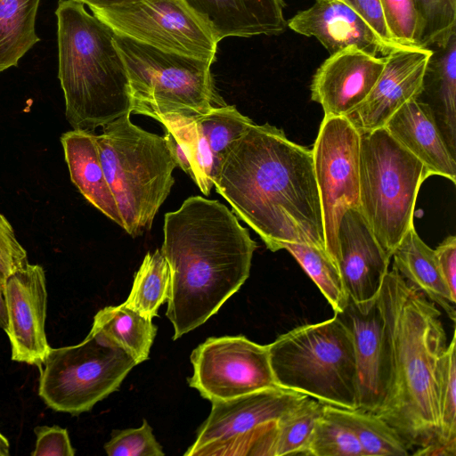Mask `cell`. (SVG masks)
<instances>
[{"label":"cell","instance_id":"16","mask_svg":"<svg viewBox=\"0 0 456 456\" xmlns=\"http://www.w3.org/2000/svg\"><path fill=\"white\" fill-rule=\"evenodd\" d=\"M433 50L399 48L384 57V68L366 100L346 118L360 133L384 127L403 104L419 94Z\"/></svg>","mask_w":456,"mask_h":456},{"label":"cell","instance_id":"14","mask_svg":"<svg viewBox=\"0 0 456 456\" xmlns=\"http://www.w3.org/2000/svg\"><path fill=\"white\" fill-rule=\"evenodd\" d=\"M12 360L39 368L51 349L45 334L47 289L44 268L28 263L4 281Z\"/></svg>","mask_w":456,"mask_h":456},{"label":"cell","instance_id":"13","mask_svg":"<svg viewBox=\"0 0 456 456\" xmlns=\"http://www.w3.org/2000/svg\"><path fill=\"white\" fill-rule=\"evenodd\" d=\"M191 362L189 386L211 403L278 387L268 346L244 336L209 338L192 351Z\"/></svg>","mask_w":456,"mask_h":456},{"label":"cell","instance_id":"20","mask_svg":"<svg viewBox=\"0 0 456 456\" xmlns=\"http://www.w3.org/2000/svg\"><path fill=\"white\" fill-rule=\"evenodd\" d=\"M287 25L300 35L317 38L330 54L348 46L381 57L395 50L342 0H315L311 7L289 19Z\"/></svg>","mask_w":456,"mask_h":456},{"label":"cell","instance_id":"28","mask_svg":"<svg viewBox=\"0 0 456 456\" xmlns=\"http://www.w3.org/2000/svg\"><path fill=\"white\" fill-rule=\"evenodd\" d=\"M324 411L347 426L356 436L363 456H406L411 449L397 431L375 412L325 404Z\"/></svg>","mask_w":456,"mask_h":456},{"label":"cell","instance_id":"23","mask_svg":"<svg viewBox=\"0 0 456 456\" xmlns=\"http://www.w3.org/2000/svg\"><path fill=\"white\" fill-rule=\"evenodd\" d=\"M429 60L422 89L415 99L438 128L456 158V34Z\"/></svg>","mask_w":456,"mask_h":456},{"label":"cell","instance_id":"15","mask_svg":"<svg viewBox=\"0 0 456 456\" xmlns=\"http://www.w3.org/2000/svg\"><path fill=\"white\" fill-rule=\"evenodd\" d=\"M338 246L336 264L348 299L366 312L377 301L391 257L357 208L344 212L338 228Z\"/></svg>","mask_w":456,"mask_h":456},{"label":"cell","instance_id":"26","mask_svg":"<svg viewBox=\"0 0 456 456\" xmlns=\"http://www.w3.org/2000/svg\"><path fill=\"white\" fill-rule=\"evenodd\" d=\"M151 320L125 303L106 306L94 315L90 333L102 344L122 349L139 364L148 359L157 333Z\"/></svg>","mask_w":456,"mask_h":456},{"label":"cell","instance_id":"9","mask_svg":"<svg viewBox=\"0 0 456 456\" xmlns=\"http://www.w3.org/2000/svg\"><path fill=\"white\" fill-rule=\"evenodd\" d=\"M135 365L125 351L89 332L77 345L51 347L39 368L38 395L51 409L78 415L118 390Z\"/></svg>","mask_w":456,"mask_h":456},{"label":"cell","instance_id":"32","mask_svg":"<svg viewBox=\"0 0 456 456\" xmlns=\"http://www.w3.org/2000/svg\"><path fill=\"white\" fill-rule=\"evenodd\" d=\"M419 21V45L444 46L456 34V0H412Z\"/></svg>","mask_w":456,"mask_h":456},{"label":"cell","instance_id":"12","mask_svg":"<svg viewBox=\"0 0 456 456\" xmlns=\"http://www.w3.org/2000/svg\"><path fill=\"white\" fill-rule=\"evenodd\" d=\"M312 153L326 250L336 263L340 219L360 208V133L344 116H324Z\"/></svg>","mask_w":456,"mask_h":456},{"label":"cell","instance_id":"10","mask_svg":"<svg viewBox=\"0 0 456 456\" xmlns=\"http://www.w3.org/2000/svg\"><path fill=\"white\" fill-rule=\"evenodd\" d=\"M307 395L270 387L212 402L185 456H274L277 420Z\"/></svg>","mask_w":456,"mask_h":456},{"label":"cell","instance_id":"4","mask_svg":"<svg viewBox=\"0 0 456 456\" xmlns=\"http://www.w3.org/2000/svg\"><path fill=\"white\" fill-rule=\"evenodd\" d=\"M55 13L58 77L72 128L94 132L131 114L129 80L115 31L77 0H60Z\"/></svg>","mask_w":456,"mask_h":456},{"label":"cell","instance_id":"40","mask_svg":"<svg viewBox=\"0 0 456 456\" xmlns=\"http://www.w3.org/2000/svg\"><path fill=\"white\" fill-rule=\"evenodd\" d=\"M441 275L452 296L456 298V237L450 235L435 249Z\"/></svg>","mask_w":456,"mask_h":456},{"label":"cell","instance_id":"6","mask_svg":"<svg viewBox=\"0 0 456 456\" xmlns=\"http://www.w3.org/2000/svg\"><path fill=\"white\" fill-rule=\"evenodd\" d=\"M130 116L126 114L104 126L95 140L121 227L137 237L151 229L169 195L176 166L164 136L135 126Z\"/></svg>","mask_w":456,"mask_h":456},{"label":"cell","instance_id":"39","mask_svg":"<svg viewBox=\"0 0 456 456\" xmlns=\"http://www.w3.org/2000/svg\"><path fill=\"white\" fill-rule=\"evenodd\" d=\"M349 5L388 46L398 49L386 23L380 0H342Z\"/></svg>","mask_w":456,"mask_h":456},{"label":"cell","instance_id":"44","mask_svg":"<svg viewBox=\"0 0 456 456\" xmlns=\"http://www.w3.org/2000/svg\"><path fill=\"white\" fill-rule=\"evenodd\" d=\"M10 454V444L8 439L0 432V456Z\"/></svg>","mask_w":456,"mask_h":456},{"label":"cell","instance_id":"43","mask_svg":"<svg viewBox=\"0 0 456 456\" xmlns=\"http://www.w3.org/2000/svg\"><path fill=\"white\" fill-rule=\"evenodd\" d=\"M4 281L0 277V329L5 330L7 325L6 309L4 297Z\"/></svg>","mask_w":456,"mask_h":456},{"label":"cell","instance_id":"3","mask_svg":"<svg viewBox=\"0 0 456 456\" xmlns=\"http://www.w3.org/2000/svg\"><path fill=\"white\" fill-rule=\"evenodd\" d=\"M377 305L387 346V380L375 412L411 450L438 440L439 386L447 347L441 312L395 267L385 276Z\"/></svg>","mask_w":456,"mask_h":456},{"label":"cell","instance_id":"24","mask_svg":"<svg viewBox=\"0 0 456 456\" xmlns=\"http://www.w3.org/2000/svg\"><path fill=\"white\" fill-rule=\"evenodd\" d=\"M72 183L107 217L122 226L119 210L106 180L93 132L73 129L61 137Z\"/></svg>","mask_w":456,"mask_h":456},{"label":"cell","instance_id":"11","mask_svg":"<svg viewBox=\"0 0 456 456\" xmlns=\"http://www.w3.org/2000/svg\"><path fill=\"white\" fill-rule=\"evenodd\" d=\"M91 10L118 34L162 51L216 61L218 42L183 0H141Z\"/></svg>","mask_w":456,"mask_h":456},{"label":"cell","instance_id":"38","mask_svg":"<svg viewBox=\"0 0 456 456\" xmlns=\"http://www.w3.org/2000/svg\"><path fill=\"white\" fill-rule=\"evenodd\" d=\"M32 456H74L75 448L66 428L59 426H37Z\"/></svg>","mask_w":456,"mask_h":456},{"label":"cell","instance_id":"31","mask_svg":"<svg viewBox=\"0 0 456 456\" xmlns=\"http://www.w3.org/2000/svg\"><path fill=\"white\" fill-rule=\"evenodd\" d=\"M324 405L306 396L279 418L274 456L305 455L314 428L323 414Z\"/></svg>","mask_w":456,"mask_h":456},{"label":"cell","instance_id":"29","mask_svg":"<svg viewBox=\"0 0 456 456\" xmlns=\"http://www.w3.org/2000/svg\"><path fill=\"white\" fill-rule=\"evenodd\" d=\"M169 293V267L161 250L157 248L145 255L125 304L152 319L158 316L159 306L168 300Z\"/></svg>","mask_w":456,"mask_h":456},{"label":"cell","instance_id":"17","mask_svg":"<svg viewBox=\"0 0 456 456\" xmlns=\"http://www.w3.org/2000/svg\"><path fill=\"white\" fill-rule=\"evenodd\" d=\"M253 123L235 106L225 105L185 126L167 129L184 150L191 166V178L203 194L210 193L232 145Z\"/></svg>","mask_w":456,"mask_h":456},{"label":"cell","instance_id":"7","mask_svg":"<svg viewBox=\"0 0 456 456\" xmlns=\"http://www.w3.org/2000/svg\"><path fill=\"white\" fill-rule=\"evenodd\" d=\"M267 346L278 387L324 404L349 410L358 408L353 337L338 315L298 326Z\"/></svg>","mask_w":456,"mask_h":456},{"label":"cell","instance_id":"37","mask_svg":"<svg viewBox=\"0 0 456 456\" xmlns=\"http://www.w3.org/2000/svg\"><path fill=\"white\" fill-rule=\"evenodd\" d=\"M28 263L27 251L18 241L9 221L0 214V277L5 281Z\"/></svg>","mask_w":456,"mask_h":456},{"label":"cell","instance_id":"34","mask_svg":"<svg viewBox=\"0 0 456 456\" xmlns=\"http://www.w3.org/2000/svg\"><path fill=\"white\" fill-rule=\"evenodd\" d=\"M440 434L437 441L456 450V333L443 355L439 386ZM435 443V442H434Z\"/></svg>","mask_w":456,"mask_h":456},{"label":"cell","instance_id":"30","mask_svg":"<svg viewBox=\"0 0 456 456\" xmlns=\"http://www.w3.org/2000/svg\"><path fill=\"white\" fill-rule=\"evenodd\" d=\"M287 249L329 301L335 314L342 313L348 304L337 264L327 250L305 243H284Z\"/></svg>","mask_w":456,"mask_h":456},{"label":"cell","instance_id":"21","mask_svg":"<svg viewBox=\"0 0 456 456\" xmlns=\"http://www.w3.org/2000/svg\"><path fill=\"white\" fill-rule=\"evenodd\" d=\"M219 43L227 37L275 36L286 30L283 0H183Z\"/></svg>","mask_w":456,"mask_h":456},{"label":"cell","instance_id":"41","mask_svg":"<svg viewBox=\"0 0 456 456\" xmlns=\"http://www.w3.org/2000/svg\"><path fill=\"white\" fill-rule=\"evenodd\" d=\"M164 138L167 142L169 151L175 161L176 167L183 169L191 177L192 175V169L191 163L186 156L184 150L175 136L167 129H165Z\"/></svg>","mask_w":456,"mask_h":456},{"label":"cell","instance_id":"22","mask_svg":"<svg viewBox=\"0 0 456 456\" xmlns=\"http://www.w3.org/2000/svg\"><path fill=\"white\" fill-rule=\"evenodd\" d=\"M384 127L425 167L428 175L456 183V158L449 151L435 122L414 99L403 104Z\"/></svg>","mask_w":456,"mask_h":456},{"label":"cell","instance_id":"25","mask_svg":"<svg viewBox=\"0 0 456 456\" xmlns=\"http://www.w3.org/2000/svg\"><path fill=\"white\" fill-rule=\"evenodd\" d=\"M392 257L393 267L404 281L441 306L455 322V299L445 284L438 268L435 250L418 235L411 225L397 246Z\"/></svg>","mask_w":456,"mask_h":456},{"label":"cell","instance_id":"1","mask_svg":"<svg viewBox=\"0 0 456 456\" xmlns=\"http://www.w3.org/2000/svg\"><path fill=\"white\" fill-rule=\"evenodd\" d=\"M214 187L271 251L284 243L326 250L312 150L281 129L253 123L232 145Z\"/></svg>","mask_w":456,"mask_h":456},{"label":"cell","instance_id":"35","mask_svg":"<svg viewBox=\"0 0 456 456\" xmlns=\"http://www.w3.org/2000/svg\"><path fill=\"white\" fill-rule=\"evenodd\" d=\"M109 456H164L162 446L156 440L146 419L140 428L116 430L104 444Z\"/></svg>","mask_w":456,"mask_h":456},{"label":"cell","instance_id":"18","mask_svg":"<svg viewBox=\"0 0 456 456\" xmlns=\"http://www.w3.org/2000/svg\"><path fill=\"white\" fill-rule=\"evenodd\" d=\"M384 57L348 46L328 57L315 71L311 99L324 116H347L362 104L384 68Z\"/></svg>","mask_w":456,"mask_h":456},{"label":"cell","instance_id":"19","mask_svg":"<svg viewBox=\"0 0 456 456\" xmlns=\"http://www.w3.org/2000/svg\"><path fill=\"white\" fill-rule=\"evenodd\" d=\"M352 333L357 375L358 408L376 412L387 387L388 359L383 318L376 303L362 312L352 302L342 313L335 314Z\"/></svg>","mask_w":456,"mask_h":456},{"label":"cell","instance_id":"33","mask_svg":"<svg viewBox=\"0 0 456 456\" xmlns=\"http://www.w3.org/2000/svg\"><path fill=\"white\" fill-rule=\"evenodd\" d=\"M305 455L363 456V452L353 431L323 410L314 428Z\"/></svg>","mask_w":456,"mask_h":456},{"label":"cell","instance_id":"27","mask_svg":"<svg viewBox=\"0 0 456 456\" xmlns=\"http://www.w3.org/2000/svg\"><path fill=\"white\" fill-rule=\"evenodd\" d=\"M40 0H0V72L17 66L40 39L36 17Z\"/></svg>","mask_w":456,"mask_h":456},{"label":"cell","instance_id":"36","mask_svg":"<svg viewBox=\"0 0 456 456\" xmlns=\"http://www.w3.org/2000/svg\"><path fill=\"white\" fill-rule=\"evenodd\" d=\"M393 41L401 47H419V21L412 0H380Z\"/></svg>","mask_w":456,"mask_h":456},{"label":"cell","instance_id":"8","mask_svg":"<svg viewBox=\"0 0 456 456\" xmlns=\"http://www.w3.org/2000/svg\"><path fill=\"white\" fill-rule=\"evenodd\" d=\"M360 210L376 240L392 253L413 225L419 190L429 176L385 127L360 134Z\"/></svg>","mask_w":456,"mask_h":456},{"label":"cell","instance_id":"42","mask_svg":"<svg viewBox=\"0 0 456 456\" xmlns=\"http://www.w3.org/2000/svg\"><path fill=\"white\" fill-rule=\"evenodd\" d=\"M83 4H87L90 9H104L118 5L135 3L141 0H77Z\"/></svg>","mask_w":456,"mask_h":456},{"label":"cell","instance_id":"5","mask_svg":"<svg viewBox=\"0 0 456 456\" xmlns=\"http://www.w3.org/2000/svg\"><path fill=\"white\" fill-rule=\"evenodd\" d=\"M114 44L127 71L131 114L148 116L172 129L227 105L215 87L211 61L162 51L116 32Z\"/></svg>","mask_w":456,"mask_h":456},{"label":"cell","instance_id":"2","mask_svg":"<svg viewBox=\"0 0 456 456\" xmlns=\"http://www.w3.org/2000/svg\"><path fill=\"white\" fill-rule=\"evenodd\" d=\"M161 253L170 271L166 315L175 340L205 323L249 276L256 243L224 204L185 200L164 219Z\"/></svg>","mask_w":456,"mask_h":456}]
</instances>
